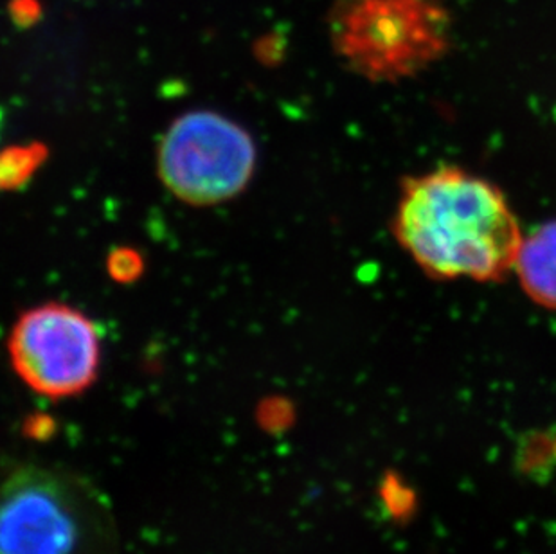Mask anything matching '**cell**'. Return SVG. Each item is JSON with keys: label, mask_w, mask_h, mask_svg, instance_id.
I'll use <instances>...</instances> for the list:
<instances>
[{"label": "cell", "mask_w": 556, "mask_h": 554, "mask_svg": "<svg viewBox=\"0 0 556 554\" xmlns=\"http://www.w3.org/2000/svg\"><path fill=\"white\" fill-rule=\"evenodd\" d=\"M515 268L526 292L536 303L556 309V222L522 238Z\"/></svg>", "instance_id": "cell-6"}, {"label": "cell", "mask_w": 556, "mask_h": 554, "mask_svg": "<svg viewBox=\"0 0 556 554\" xmlns=\"http://www.w3.org/2000/svg\"><path fill=\"white\" fill-rule=\"evenodd\" d=\"M16 377L51 400L84 394L98 380L101 335L94 320L65 303L33 306L16 319L8 339Z\"/></svg>", "instance_id": "cell-5"}, {"label": "cell", "mask_w": 556, "mask_h": 554, "mask_svg": "<svg viewBox=\"0 0 556 554\" xmlns=\"http://www.w3.org/2000/svg\"><path fill=\"white\" fill-rule=\"evenodd\" d=\"M101 493L68 471L24 466L0 484V554H116Z\"/></svg>", "instance_id": "cell-2"}, {"label": "cell", "mask_w": 556, "mask_h": 554, "mask_svg": "<svg viewBox=\"0 0 556 554\" xmlns=\"http://www.w3.org/2000/svg\"><path fill=\"white\" fill-rule=\"evenodd\" d=\"M446 15L432 0H344L333 37L348 62L371 78H396L443 53Z\"/></svg>", "instance_id": "cell-4"}, {"label": "cell", "mask_w": 556, "mask_h": 554, "mask_svg": "<svg viewBox=\"0 0 556 554\" xmlns=\"http://www.w3.org/2000/svg\"><path fill=\"white\" fill-rule=\"evenodd\" d=\"M141 270V256L136 251L122 249V251L112 252L111 260H109V273L117 281H134L136 277H139Z\"/></svg>", "instance_id": "cell-8"}, {"label": "cell", "mask_w": 556, "mask_h": 554, "mask_svg": "<svg viewBox=\"0 0 556 554\" xmlns=\"http://www.w3.org/2000/svg\"><path fill=\"white\" fill-rule=\"evenodd\" d=\"M396 235L432 276L476 281L508 273L522 243L503 193L456 167H443L405 186Z\"/></svg>", "instance_id": "cell-1"}, {"label": "cell", "mask_w": 556, "mask_h": 554, "mask_svg": "<svg viewBox=\"0 0 556 554\" xmlns=\"http://www.w3.org/2000/svg\"><path fill=\"white\" fill-rule=\"evenodd\" d=\"M256 164L251 134L218 112L180 115L159 144L157 173L164 188L197 207L237 199L251 184Z\"/></svg>", "instance_id": "cell-3"}, {"label": "cell", "mask_w": 556, "mask_h": 554, "mask_svg": "<svg viewBox=\"0 0 556 554\" xmlns=\"http://www.w3.org/2000/svg\"><path fill=\"white\" fill-rule=\"evenodd\" d=\"M38 158H33L31 150L15 148L0 158V188L16 186L26 180L27 175L37 166Z\"/></svg>", "instance_id": "cell-7"}]
</instances>
